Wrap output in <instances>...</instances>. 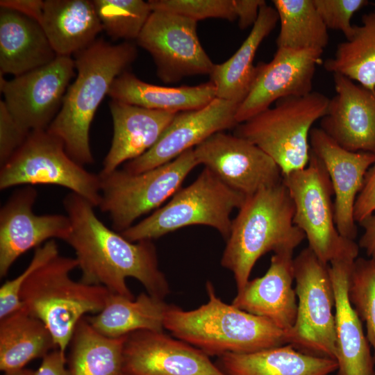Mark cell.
<instances>
[{
    "mask_svg": "<svg viewBox=\"0 0 375 375\" xmlns=\"http://www.w3.org/2000/svg\"><path fill=\"white\" fill-rule=\"evenodd\" d=\"M63 206L71 222L65 241L75 252L80 281L134 299L126 284L127 278H134L148 294L165 300L170 288L152 240H128L108 228L96 215L95 207L75 193L65 197Z\"/></svg>",
    "mask_w": 375,
    "mask_h": 375,
    "instance_id": "1",
    "label": "cell"
},
{
    "mask_svg": "<svg viewBox=\"0 0 375 375\" xmlns=\"http://www.w3.org/2000/svg\"><path fill=\"white\" fill-rule=\"evenodd\" d=\"M74 56L76 78L47 130L62 140L73 160L84 166L94 162L90 129L95 112L115 79L135 60L137 49L128 42L112 44L97 39Z\"/></svg>",
    "mask_w": 375,
    "mask_h": 375,
    "instance_id": "2",
    "label": "cell"
},
{
    "mask_svg": "<svg viewBox=\"0 0 375 375\" xmlns=\"http://www.w3.org/2000/svg\"><path fill=\"white\" fill-rule=\"evenodd\" d=\"M238 210L221 259L222 266L233 274L237 292L249 281L261 256L294 251L306 238L293 223L294 203L283 181L246 197Z\"/></svg>",
    "mask_w": 375,
    "mask_h": 375,
    "instance_id": "3",
    "label": "cell"
},
{
    "mask_svg": "<svg viewBox=\"0 0 375 375\" xmlns=\"http://www.w3.org/2000/svg\"><path fill=\"white\" fill-rule=\"evenodd\" d=\"M207 303L184 310L170 305L164 328L210 356L247 353L288 344L286 331L262 317L223 302L210 281Z\"/></svg>",
    "mask_w": 375,
    "mask_h": 375,
    "instance_id": "4",
    "label": "cell"
},
{
    "mask_svg": "<svg viewBox=\"0 0 375 375\" xmlns=\"http://www.w3.org/2000/svg\"><path fill=\"white\" fill-rule=\"evenodd\" d=\"M78 266L76 258L58 255L34 271L20 292L22 307L46 325L57 349L65 353L77 323L100 312L111 293L72 279L70 274Z\"/></svg>",
    "mask_w": 375,
    "mask_h": 375,
    "instance_id": "5",
    "label": "cell"
},
{
    "mask_svg": "<svg viewBox=\"0 0 375 375\" xmlns=\"http://www.w3.org/2000/svg\"><path fill=\"white\" fill-rule=\"evenodd\" d=\"M330 99L312 91L288 97L235 128L234 135L260 148L279 167L282 176L305 168L310 159V133L326 113Z\"/></svg>",
    "mask_w": 375,
    "mask_h": 375,
    "instance_id": "6",
    "label": "cell"
},
{
    "mask_svg": "<svg viewBox=\"0 0 375 375\" xmlns=\"http://www.w3.org/2000/svg\"><path fill=\"white\" fill-rule=\"evenodd\" d=\"M245 198L204 167L193 183L180 188L167 204L120 233L131 242H139L153 240L185 226L205 225L227 240L231 213L242 206Z\"/></svg>",
    "mask_w": 375,
    "mask_h": 375,
    "instance_id": "7",
    "label": "cell"
},
{
    "mask_svg": "<svg viewBox=\"0 0 375 375\" xmlns=\"http://www.w3.org/2000/svg\"><path fill=\"white\" fill-rule=\"evenodd\" d=\"M294 206L293 223L305 234L308 247L322 262L357 258L358 244L342 237L334 219V194L325 167L311 151L307 166L282 176Z\"/></svg>",
    "mask_w": 375,
    "mask_h": 375,
    "instance_id": "8",
    "label": "cell"
},
{
    "mask_svg": "<svg viewBox=\"0 0 375 375\" xmlns=\"http://www.w3.org/2000/svg\"><path fill=\"white\" fill-rule=\"evenodd\" d=\"M197 165L194 149H190L167 163L141 173L119 169L110 174L99 173V207L109 215L112 228L122 233L173 196Z\"/></svg>",
    "mask_w": 375,
    "mask_h": 375,
    "instance_id": "9",
    "label": "cell"
},
{
    "mask_svg": "<svg viewBox=\"0 0 375 375\" xmlns=\"http://www.w3.org/2000/svg\"><path fill=\"white\" fill-rule=\"evenodd\" d=\"M38 184L66 188L94 207L101 203L99 174L87 171L73 160L62 140L47 130L30 132L22 145L1 166V190Z\"/></svg>",
    "mask_w": 375,
    "mask_h": 375,
    "instance_id": "10",
    "label": "cell"
},
{
    "mask_svg": "<svg viewBox=\"0 0 375 375\" xmlns=\"http://www.w3.org/2000/svg\"><path fill=\"white\" fill-rule=\"evenodd\" d=\"M297 312L286 331L288 344L316 357L335 360V297L329 264L308 247L293 260Z\"/></svg>",
    "mask_w": 375,
    "mask_h": 375,
    "instance_id": "11",
    "label": "cell"
},
{
    "mask_svg": "<svg viewBox=\"0 0 375 375\" xmlns=\"http://www.w3.org/2000/svg\"><path fill=\"white\" fill-rule=\"evenodd\" d=\"M197 27V22L188 17L152 10L136 41L152 56L163 82L210 74L215 64L200 43Z\"/></svg>",
    "mask_w": 375,
    "mask_h": 375,
    "instance_id": "12",
    "label": "cell"
},
{
    "mask_svg": "<svg viewBox=\"0 0 375 375\" xmlns=\"http://www.w3.org/2000/svg\"><path fill=\"white\" fill-rule=\"evenodd\" d=\"M75 69L74 58L57 56L49 63L10 80L0 74L3 101L24 129L48 128L62 106Z\"/></svg>",
    "mask_w": 375,
    "mask_h": 375,
    "instance_id": "13",
    "label": "cell"
},
{
    "mask_svg": "<svg viewBox=\"0 0 375 375\" xmlns=\"http://www.w3.org/2000/svg\"><path fill=\"white\" fill-rule=\"evenodd\" d=\"M194 153L199 165L245 197L282 182L281 171L274 160L234 134L215 133L195 147Z\"/></svg>",
    "mask_w": 375,
    "mask_h": 375,
    "instance_id": "14",
    "label": "cell"
},
{
    "mask_svg": "<svg viewBox=\"0 0 375 375\" xmlns=\"http://www.w3.org/2000/svg\"><path fill=\"white\" fill-rule=\"evenodd\" d=\"M323 52L322 49L277 48L270 62L258 63L251 90L237 110L238 124L263 112L281 99L310 93Z\"/></svg>",
    "mask_w": 375,
    "mask_h": 375,
    "instance_id": "15",
    "label": "cell"
},
{
    "mask_svg": "<svg viewBox=\"0 0 375 375\" xmlns=\"http://www.w3.org/2000/svg\"><path fill=\"white\" fill-rule=\"evenodd\" d=\"M123 358L124 375H226L202 351L164 331L127 335Z\"/></svg>",
    "mask_w": 375,
    "mask_h": 375,
    "instance_id": "16",
    "label": "cell"
},
{
    "mask_svg": "<svg viewBox=\"0 0 375 375\" xmlns=\"http://www.w3.org/2000/svg\"><path fill=\"white\" fill-rule=\"evenodd\" d=\"M38 192L31 185L15 190L0 210V276L7 275L23 253L56 238L65 240L71 231L67 215H35Z\"/></svg>",
    "mask_w": 375,
    "mask_h": 375,
    "instance_id": "17",
    "label": "cell"
},
{
    "mask_svg": "<svg viewBox=\"0 0 375 375\" xmlns=\"http://www.w3.org/2000/svg\"><path fill=\"white\" fill-rule=\"evenodd\" d=\"M238 108L237 103L215 98L203 108L177 113L157 142L140 157L126 162L123 169L138 174L156 168L212 135L235 128Z\"/></svg>",
    "mask_w": 375,
    "mask_h": 375,
    "instance_id": "18",
    "label": "cell"
},
{
    "mask_svg": "<svg viewBox=\"0 0 375 375\" xmlns=\"http://www.w3.org/2000/svg\"><path fill=\"white\" fill-rule=\"evenodd\" d=\"M309 143L310 151L323 163L332 183L336 228L342 237L354 240L357 236L354 205L365 174L375 163V154L348 151L320 128L311 129Z\"/></svg>",
    "mask_w": 375,
    "mask_h": 375,
    "instance_id": "19",
    "label": "cell"
},
{
    "mask_svg": "<svg viewBox=\"0 0 375 375\" xmlns=\"http://www.w3.org/2000/svg\"><path fill=\"white\" fill-rule=\"evenodd\" d=\"M333 75L336 94L320 119V128L348 151L375 154V88Z\"/></svg>",
    "mask_w": 375,
    "mask_h": 375,
    "instance_id": "20",
    "label": "cell"
},
{
    "mask_svg": "<svg viewBox=\"0 0 375 375\" xmlns=\"http://www.w3.org/2000/svg\"><path fill=\"white\" fill-rule=\"evenodd\" d=\"M293 251L274 253L266 273L249 280L237 292L232 304L289 331L294 324L297 298L293 288Z\"/></svg>",
    "mask_w": 375,
    "mask_h": 375,
    "instance_id": "21",
    "label": "cell"
},
{
    "mask_svg": "<svg viewBox=\"0 0 375 375\" xmlns=\"http://www.w3.org/2000/svg\"><path fill=\"white\" fill-rule=\"evenodd\" d=\"M354 260L329 263L335 297L336 375H372L374 361L362 321L348 296L349 278Z\"/></svg>",
    "mask_w": 375,
    "mask_h": 375,
    "instance_id": "22",
    "label": "cell"
},
{
    "mask_svg": "<svg viewBox=\"0 0 375 375\" xmlns=\"http://www.w3.org/2000/svg\"><path fill=\"white\" fill-rule=\"evenodd\" d=\"M113 135L101 174H110L120 165L150 149L177 113L147 109L111 99L109 103Z\"/></svg>",
    "mask_w": 375,
    "mask_h": 375,
    "instance_id": "23",
    "label": "cell"
},
{
    "mask_svg": "<svg viewBox=\"0 0 375 375\" xmlns=\"http://www.w3.org/2000/svg\"><path fill=\"white\" fill-rule=\"evenodd\" d=\"M57 56L41 25L16 11L0 9V74L17 76Z\"/></svg>",
    "mask_w": 375,
    "mask_h": 375,
    "instance_id": "24",
    "label": "cell"
},
{
    "mask_svg": "<svg viewBox=\"0 0 375 375\" xmlns=\"http://www.w3.org/2000/svg\"><path fill=\"white\" fill-rule=\"evenodd\" d=\"M40 25L57 56H71L103 31L92 1L46 0Z\"/></svg>",
    "mask_w": 375,
    "mask_h": 375,
    "instance_id": "25",
    "label": "cell"
},
{
    "mask_svg": "<svg viewBox=\"0 0 375 375\" xmlns=\"http://www.w3.org/2000/svg\"><path fill=\"white\" fill-rule=\"evenodd\" d=\"M108 96L130 105L175 113L203 108L217 98L211 81L195 86L166 87L146 83L128 71L115 79Z\"/></svg>",
    "mask_w": 375,
    "mask_h": 375,
    "instance_id": "26",
    "label": "cell"
},
{
    "mask_svg": "<svg viewBox=\"0 0 375 375\" xmlns=\"http://www.w3.org/2000/svg\"><path fill=\"white\" fill-rule=\"evenodd\" d=\"M216 364L226 375H328L338 369L335 360L303 353L288 344L247 353H226Z\"/></svg>",
    "mask_w": 375,
    "mask_h": 375,
    "instance_id": "27",
    "label": "cell"
},
{
    "mask_svg": "<svg viewBox=\"0 0 375 375\" xmlns=\"http://www.w3.org/2000/svg\"><path fill=\"white\" fill-rule=\"evenodd\" d=\"M278 20L274 7L263 5L258 19L238 51L226 62L215 64L210 74L216 97L240 105L247 97L255 76L253 60L262 41L274 29Z\"/></svg>",
    "mask_w": 375,
    "mask_h": 375,
    "instance_id": "28",
    "label": "cell"
},
{
    "mask_svg": "<svg viewBox=\"0 0 375 375\" xmlns=\"http://www.w3.org/2000/svg\"><path fill=\"white\" fill-rule=\"evenodd\" d=\"M169 304L164 299L141 292L135 299L110 293L103 308L85 316L101 334L118 338L141 330L164 331V319Z\"/></svg>",
    "mask_w": 375,
    "mask_h": 375,
    "instance_id": "29",
    "label": "cell"
},
{
    "mask_svg": "<svg viewBox=\"0 0 375 375\" xmlns=\"http://www.w3.org/2000/svg\"><path fill=\"white\" fill-rule=\"evenodd\" d=\"M57 349L46 325L23 307L0 319V369L17 371Z\"/></svg>",
    "mask_w": 375,
    "mask_h": 375,
    "instance_id": "30",
    "label": "cell"
},
{
    "mask_svg": "<svg viewBox=\"0 0 375 375\" xmlns=\"http://www.w3.org/2000/svg\"><path fill=\"white\" fill-rule=\"evenodd\" d=\"M126 337L103 335L83 317L77 323L68 346L67 367L71 375H124Z\"/></svg>",
    "mask_w": 375,
    "mask_h": 375,
    "instance_id": "31",
    "label": "cell"
},
{
    "mask_svg": "<svg viewBox=\"0 0 375 375\" xmlns=\"http://www.w3.org/2000/svg\"><path fill=\"white\" fill-rule=\"evenodd\" d=\"M354 25L349 40L338 45L333 58L324 63L326 71L343 75L368 88H375V11L365 13Z\"/></svg>",
    "mask_w": 375,
    "mask_h": 375,
    "instance_id": "32",
    "label": "cell"
},
{
    "mask_svg": "<svg viewBox=\"0 0 375 375\" xmlns=\"http://www.w3.org/2000/svg\"><path fill=\"white\" fill-rule=\"evenodd\" d=\"M280 21L277 48L322 49L329 41L328 28L312 0H274Z\"/></svg>",
    "mask_w": 375,
    "mask_h": 375,
    "instance_id": "33",
    "label": "cell"
},
{
    "mask_svg": "<svg viewBox=\"0 0 375 375\" xmlns=\"http://www.w3.org/2000/svg\"><path fill=\"white\" fill-rule=\"evenodd\" d=\"M103 31L112 40H136L152 10L142 0H93Z\"/></svg>",
    "mask_w": 375,
    "mask_h": 375,
    "instance_id": "34",
    "label": "cell"
},
{
    "mask_svg": "<svg viewBox=\"0 0 375 375\" xmlns=\"http://www.w3.org/2000/svg\"><path fill=\"white\" fill-rule=\"evenodd\" d=\"M349 301L365 324L366 336L373 349L375 363V258H358L349 278Z\"/></svg>",
    "mask_w": 375,
    "mask_h": 375,
    "instance_id": "35",
    "label": "cell"
},
{
    "mask_svg": "<svg viewBox=\"0 0 375 375\" xmlns=\"http://www.w3.org/2000/svg\"><path fill=\"white\" fill-rule=\"evenodd\" d=\"M152 10L177 14L196 22L208 18L237 19L234 0H150Z\"/></svg>",
    "mask_w": 375,
    "mask_h": 375,
    "instance_id": "36",
    "label": "cell"
},
{
    "mask_svg": "<svg viewBox=\"0 0 375 375\" xmlns=\"http://www.w3.org/2000/svg\"><path fill=\"white\" fill-rule=\"evenodd\" d=\"M59 255L55 240H50L35 249L26 268L17 277L6 281L0 288V319L22 308L20 292L28 277L40 267Z\"/></svg>",
    "mask_w": 375,
    "mask_h": 375,
    "instance_id": "37",
    "label": "cell"
},
{
    "mask_svg": "<svg viewBox=\"0 0 375 375\" xmlns=\"http://www.w3.org/2000/svg\"><path fill=\"white\" fill-rule=\"evenodd\" d=\"M313 3L328 29L341 31L349 40L354 32L351 21L353 15L367 6V0H312Z\"/></svg>",
    "mask_w": 375,
    "mask_h": 375,
    "instance_id": "38",
    "label": "cell"
},
{
    "mask_svg": "<svg viewBox=\"0 0 375 375\" xmlns=\"http://www.w3.org/2000/svg\"><path fill=\"white\" fill-rule=\"evenodd\" d=\"M28 132L13 118L3 101H0V164L3 165L26 140Z\"/></svg>",
    "mask_w": 375,
    "mask_h": 375,
    "instance_id": "39",
    "label": "cell"
},
{
    "mask_svg": "<svg viewBox=\"0 0 375 375\" xmlns=\"http://www.w3.org/2000/svg\"><path fill=\"white\" fill-rule=\"evenodd\" d=\"M375 212V163L367 170L354 205L353 217L359 224Z\"/></svg>",
    "mask_w": 375,
    "mask_h": 375,
    "instance_id": "40",
    "label": "cell"
},
{
    "mask_svg": "<svg viewBox=\"0 0 375 375\" xmlns=\"http://www.w3.org/2000/svg\"><path fill=\"white\" fill-rule=\"evenodd\" d=\"M67 358L65 353L55 349L42 358V362L34 375H71L66 367Z\"/></svg>",
    "mask_w": 375,
    "mask_h": 375,
    "instance_id": "41",
    "label": "cell"
},
{
    "mask_svg": "<svg viewBox=\"0 0 375 375\" xmlns=\"http://www.w3.org/2000/svg\"><path fill=\"white\" fill-rule=\"evenodd\" d=\"M266 3L263 0H234L235 8L240 29L244 30L256 23L260 8Z\"/></svg>",
    "mask_w": 375,
    "mask_h": 375,
    "instance_id": "42",
    "label": "cell"
},
{
    "mask_svg": "<svg viewBox=\"0 0 375 375\" xmlns=\"http://www.w3.org/2000/svg\"><path fill=\"white\" fill-rule=\"evenodd\" d=\"M44 1L1 0V8H8L31 18L40 24L42 21Z\"/></svg>",
    "mask_w": 375,
    "mask_h": 375,
    "instance_id": "43",
    "label": "cell"
},
{
    "mask_svg": "<svg viewBox=\"0 0 375 375\" xmlns=\"http://www.w3.org/2000/svg\"><path fill=\"white\" fill-rule=\"evenodd\" d=\"M360 224L364 229L358 246L362 249L369 258H375V212L369 216Z\"/></svg>",
    "mask_w": 375,
    "mask_h": 375,
    "instance_id": "44",
    "label": "cell"
},
{
    "mask_svg": "<svg viewBox=\"0 0 375 375\" xmlns=\"http://www.w3.org/2000/svg\"><path fill=\"white\" fill-rule=\"evenodd\" d=\"M3 375H34V371L24 368L17 371L3 373Z\"/></svg>",
    "mask_w": 375,
    "mask_h": 375,
    "instance_id": "45",
    "label": "cell"
},
{
    "mask_svg": "<svg viewBox=\"0 0 375 375\" xmlns=\"http://www.w3.org/2000/svg\"><path fill=\"white\" fill-rule=\"evenodd\" d=\"M372 375H375V371L374 372V373L372 374Z\"/></svg>",
    "mask_w": 375,
    "mask_h": 375,
    "instance_id": "46",
    "label": "cell"
}]
</instances>
